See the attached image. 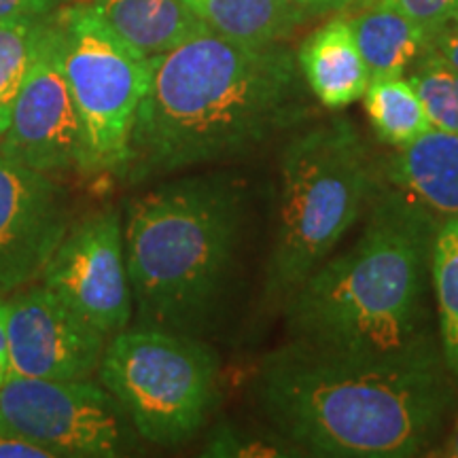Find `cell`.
<instances>
[{"instance_id": "obj_6", "label": "cell", "mask_w": 458, "mask_h": 458, "mask_svg": "<svg viewBox=\"0 0 458 458\" xmlns=\"http://www.w3.org/2000/svg\"><path fill=\"white\" fill-rule=\"evenodd\" d=\"M219 354L204 337L128 327L108 337L98 382L140 439L176 448L202 431L219 403Z\"/></svg>"}, {"instance_id": "obj_21", "label": "cell", "mask_w": 458, "mask_h": 458, "mask_svg": "<svg viewBox=\"0 0 458 458\" xmlns=\"http://www.w3.org/2000/svg\"><path fill=\"white\" fill-rule=\"evenodd\" d=\"M433 128L458 134V71L425 51L408 72Z\"/></svg>"}, {"instance_id": "obj_14", "label": "cell", "mask_w": 458, "mask_h": 458, "mask_svg": "<svg viewBox=\"0 0 458 458\" xmlns=\"http://www.w3.org/2000/svg\"><path fill=\"white\" fill-rule=\"evenodd\" d=\"M295 55L308 89L325 108L351 106L363 98L369 71L344 13L314 30Z\"/></svg>"}, {"instance_id": "obj_11", "label": "cell", "mask_w": 458, "mask_h": 458, "mask_svg": "<svg viewBox=\"0 0 458 458\" xmlns=\"http://www.w3.org/2000/svg\"><path fill=\"white\" fill-rule=\"evenodd\" d=\"M4 301L9 377L91 380L96 376L108 337L47 286L32 283Z\"/></svg>"}, {"instance_id": "obj_22", "label": "cell", "mask_w": 458, "mask_h": 458, "mask_svg": "<svg viewBox=\"0 0 458 458\" xmlns=\"http://www.w3.org/2000/svg\"><path fill=\"white\" fill-rule=\"evenodd\" d=\"M206 456H297L284 439L276 437V442L263 437H253L250 433H242L238 428L221 425L215 428L213 437L206 444Z\"/></svg>"}, {"instance_id": "obj_30", "label": "cell", "mask_w": 458, "mask_h": 458, "mask_svg": "<svg viewBox=\"0 0 458 458\" xmlns=\"http://www.w3.org/2000/svg\"><path fill=\"white\" fill-rule=\"evenodd\" d=\"M9 380V357L7 351H0V388Z\"/></svg>"}, {"instance_id": "obj_31", "label": "cell", "mask_w": 458, "mask_h": 458, "mask_svg": "<svg viewBox=\"0 0 458 458\" xmlns=\"http://www.w3.org/2000/svg\"><path fill=\"white\" fill-rule=\"evenodd\" d=\"M293 3L301 4V7H308L310 11H314V13H318V0H293Z\"/></svg>"}, {"instance_id": "obj_28", "label": "cell", "mask_w": 458, "mask_h": 458, "mask_svg": "<svg viewBox=\"0 0 458 458\" xmlns=\"http://www.w3.org/2000/svg\"><path fill=\"white\" fill-rule=\"evenodd\" d=\"M0 351H7V301L0 295Z\"/></svg>"}, {"instance_id": "obj_24", "label": "cell", "mask_w": 458, "mask_h": 458, "mask_svg": "<svg viewBox=\"0 0 458 458\" xmlns=\"http://www.w3.org/2000/svg\"><path fill=\"white\" fill-rule=\"evenodd\" d=\"M71 0H0V21L21 17H49Z\"/></svg>"}, {"instance_id": "obj_8", "label": "cell", "mask_w": 458, "mask_h": 458, "mask_svg": "<svg viewBox=\"0 0 458 458\" xmlns=\"http://www.w3.org/2000/svg\"><path fill=\"white\" fill-rule=\"evenodd\" d=\"M0 428L54 458H117L140 439L119 401L91 380L9 377L0 388Z\"/></svg>"}, {"instance_id": "obj_19", "label": "cell", "mask_w": 458, "mask_h": 458, "mask_svg": "<svg viewBox=\"0 0 458 458\" xmlns=\"http://www.w3.org/2000/svg\"><path fill=\"white\" fill-rule=\"evenodd\" d=\"M431 278L439 314V352L458 385V219H445L435 232Z\"/></svg>"}, {"instance_id": "obj_25", "label": "cell", "mask_w": 458, "mask_h": 458, "mask_svg": "<svg viewBox=\"0 0 458 458\" xmlns=\"http://www.w3.org/2000/svg\"><path fill=\"white\" fill-rule=\"evenodd\" d=\"M427 51L458 71V21L435 32L428 38Z\"/></svg>"}, {"instance_id": "obj_20", "label": "cell", "mask_w": 458, "mask_h": 458, "mask_svg": "<svg viewBox=\"0 0 458 458\" xmlns=\"http://www.w3.org/2000/svg\"><path fill=\"white\" fill-rule=\"evenodd\" d=\"M45 20L47 17L0 21V139L9 128L11 113L24 85Z\"/></svg>"}, {"instance_id": "obj_3", "label": "cell", "mask_w": 458, "mask_h": 458, "mask_svg": "<svg viewBox=\"0 0 458 458\" xmlns=\"http://www.w3.org/2000/svg\"><path fill=\"white\" fill-rule=\"evenodd\" d=\"M437 227V216L380 182L357 242L283 303L289 340L374 357L439 352L428 320Z\"/></svg>"}, {"instance_id": "obj_7", "label": "cell", "mask_w": 458, "mask_h": 458, "mask_svg": "<svg viewBox=\"0 0 458 458\" xmlns=\"http://www.w3.org/2000/svg\"><path fill=\"white\" fill-rule=\"evenodd\" d=\"M64 71L81 128L83 176L122 174L151 57L117 37L89 4L57 11Z\"/></svg>"}, {"instance_id": "obj_1", "label": "cell", "mask_w": 458, "mask_h": 458, "mask_svg": "<svg viewBox=\"0 0 458 458\" xmlns=\"http://www.w3.org/2000/svg\"><path fill=\"white\" fill-rule=\"evenodd\" d=\"M297 55L213 30L151 57L119 179L130 187L244 157L312 113Z\"/></svg>"}, {"instance_id": "obj_27", "label": "cell", "mask_w": 458, "mask_h": 458, "mask_svg": "<svg viewBox=\"0 0 458 458\" xmlns=\"http://www.w3.org/2000/svg\"><path fill=\"white\" fill-rule=\"evenodd\" d=\"M357 3L359 0H318V13H329V11H340V13H344V11L351 9Z\"/></svg>"}, {"instance_id": "obj_17", "label": "cell", "mask_w": 458, "mask_h": 458, "mask_svg": "<svg viewBox=\"0 0 458 458\" xmlns=\"http://www.w3.org/2000/svg\"><path fill=\"white\" fill-rule=\"evenodd\" d=\"M182 3L213 32L249 45L284 41L314 13L293 0H182Z\"/></svg>"}, {"instance_id": "obj_2", "label": "cell", "mask_w": 458, "mask_h": 458, "mask_svg": "<svg viewBox=\"0 0 458 458\" xmlns=\"http://www.w3.org/2000/svg\"><path fill=\"white\" fill-rule=\"evenodd\" d=\"M253 399L297 456L323 458L418 456L458 408L442 352L374 357L297 340L263 354Z\"/></svg>"}, {"instance_id": "obj_18", "label": "cell", "mask_w": 458, "mask_h": 458, "mask_svg": "<svg viewBox=\"0 0 458 458\" xmlns=\"http://www.w3.org/2000/svg\"><path fill=\"white\" fill-rule=\"evenodd\" d=\"M363 98L371 128L388 147L401 148L410 145L433 128L425 102L408 77L374 79Z\"/></svg>"}, {"instance_id": "obj_16", "label": "cell", "mask_w": 458, "mask_h": 458, "mask_svg": "<svg viewBox=\"0 0 458 458\" xmlns=\"http://www.w3.org/2000/svg\"><path fill=\"white\" fill-rule=\"evenodd\" d=\"M91 11L142 55L156 57L210 30L182 0H94Z\"/></svg>"}, {"instance_id": "obj_29", "label": "cell", "mask_w": 458, "mask_h": 458, "mask_svg": "<svg viewBox=\"0 0 458 458\" xmlns=\"http://www.w3.org/2000/svg\"><path fill=\"white\" fill-rule=\"evenodd\" d=\"M442 456H452V458H458V425H456L454 431H452V435H450V439H448V442H445V445H444V452H442Z\"/></svg>"}, {"instance_id": "obj_10", "label": "cell", "mask_w": 458, "mask_h": 458, "mask_svg": "<svg viewBox=\"0 0 458 458\" xmlns=\"http://www.w3.org/2000/svg\"><path fill=\"white\" fill-rule=\"evenodd\" d=\"M38 280L102 335L128 329L134 308L122 213L105 208L72 223Z\"/></svg>"}, {"instance_id": "obj_12", "label": "cell", "mask_w": 458, "mask_h": 458, "mask_svg": "<svg viewBox=\"0 0 458 458\" xmlns=\"http://www.w3.org/2000/svg\"><path fill=\"white\" fill-rule=\"evenodd\" d=\"M71 225V196L54 174L0 156V295L41 278Z\"/></svg>"}, {"instance_id": "obj_9", "label": "cell", "mask_w": 458, "mask_h": 458, "mask_svg": "<svg viewBox=\"0 0 458 458\" xmlns=\"http://www.w3.org/2000/svg\"><path fill=\"white\" fill-rule=\"evenodd\" d=\"M0 156L54 176L81 168V128L68 88L57 13L45 20L38 34L9 128L0 139Z\"/></svg>"}, {"instance_id": "obj_13", "label": "cell", "mask_w": 458, "mask_h": 458, "mask_svg": "<svg viewBox=\"0 0 458 458\" xmlns=\"http://www.w3.org/2000/svg\"><path fill=\"white\" fill-rule=\"evenodd\" d=\"M380 179L433 216L458 219V134L427 130L380 164Z\"/></svg>"}, {"instance_id": "obj_5", "label": "cell", "mask_w": 458, "mask_h": 458, "mask_svg": "<svg viewBox=\"0 0 458 458\" xmlns=\"http://www.w3.org/2000/svg\"><path fill=\"white\" fill-rule=\"evenodd\" d=\"M380 164L344 117L297 130L280 156L276 229L266 297L283 306L369 208Z\"/></svg>"}, {"instance_id": "obj_15", "label": "cell", "mask_w": 458, "mask_h": 458, "mask_svg": "<svg viewBox=\"0 0 458 458\" xmlns=\"http://www.w3.org/2000/svg\"><path fill=\"white\" fill-rule=\"evenodd\" d=\"M346 21L363 55L369 79L408 77L425 55L428 34L403 11L385 3H363L346 9Z\"/></svg>"}, {"instance_id": "obj_4", "label": "cell", "mask_w": 458, "mask_h": 458, "mask_svg": "<svg viewBox=\"0 0 458 458\" xmlns=\"http://www.w3.org/2000/svg\"><path fill=\"white\" fill-rule=\"evenodd\" d=\"M246 229L242 181L225 172L162 181L125 210L134 327L206 337L221 318Z\"/></svg>"}, {"instance_id": "obj_23", "label": "cell", "mask_w": 458, "mask_h": 458, "mask_svg": "<svg viewBox=\"0 0 458 458\" xmlns=\"http://www.w3.org/2000/svg\"><path fill=\"white\" fill-rule=\"evenodd\" d=\"M363 3H385L403 11L428 34V38L442 28L458 21V0H359L357 4Z\"/></svg>"}, {"instance_id": "obj_26", "label": "cell", "mask_w": 458, "mask_h": 458, "mask_svg": "<svg viewBox=\"0 0 458 458\" xmlns=\"http://www.w3.org/2000/svg\"><path fill=\"white\" fill-rule=\"evenodd\" d=\"M0 458H54L41 445L0 428Z\"/></svg>"}]
</instances>
